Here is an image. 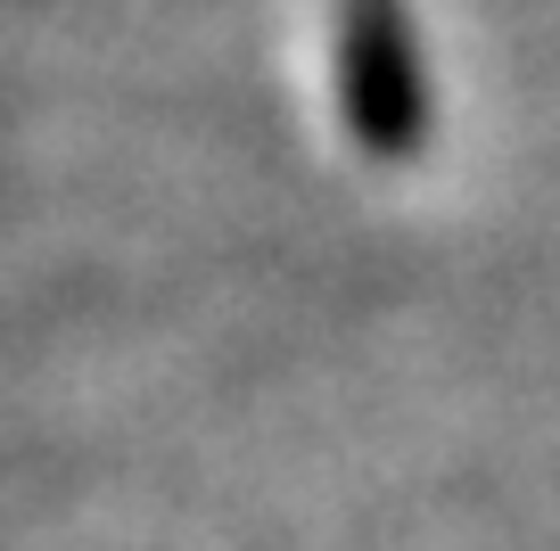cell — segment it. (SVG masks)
I'll return each instance as SVG.
<instances>
[{"label":"cell","mask_w":560,"mask_h":551,"mask_svg":"<svg viewBox=\"0 0 560 551\" xmlns=\"http://www.w3.org/2000/svg\"><path fill=\"white\" fill-rule=\"evenodd\" d=\"M338 107L371 156H412L429 132L412 9L404 0H338Z\"/></svg>","instance_id":"6da1fadb"}]
</instances>
